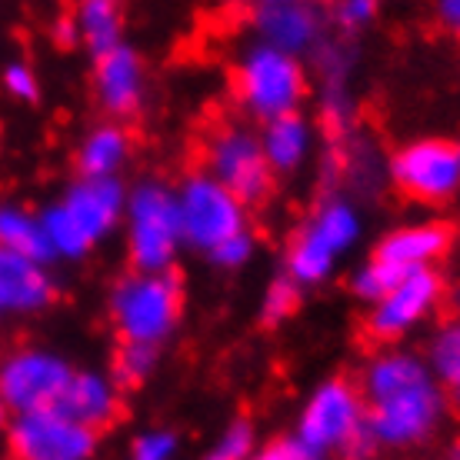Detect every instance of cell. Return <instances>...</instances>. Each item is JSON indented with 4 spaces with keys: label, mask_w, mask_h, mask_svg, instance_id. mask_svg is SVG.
<instances>
[{
    "label": "cell",
    "mask_w": 460,
    "mask_h": 460,
    "mask_svg": "<svg viewBox=\"0 0 460 460\" xmlns=\"http://www.w3.org/2000/svg\"><path fill=\"white\" fill-rule=\"evenodd\" d=\"M438 17H440V23H444L447 31L460 34V0H440V4H438Z\"/></svg>",
    "instance_id": "cell-37"
},
{
    "label": "cell",
    "mask_w": 460,
    "mask_h": 460,
    "mask_svg": "<svg viewBox=\"0 0 460 460\" xmlns=\"http://www.w3.org/2000/svg\"><path fill=\"white\" fill-rule=\"evenodd\" d=\"M257 137H261V147H264V157H267V164H270V171H277V173L297 171L314 150V127L300 114L277 117V120L264 124V130H261Z\"/></svg>",
    "instance_id": "cell-19"
},
{
    "label": "cell",
    "mask_w": 460,
    "mask_h": 460,
    "mask_svg": "<svg viewBox=\"0 0 460 460\" xmlns=\"http://www.w3.org/2000/svg\"><path fill=\"white\" fill-rule=\"evenodd\" d=\"M111 317L124 344L161 347L181 321V280L167 274L124 277L111 294Z\"/></svg>",
    "instance_id": "cell-3"
},
{
    "label": "cell",
    "mask_w": 460,
    "mask_h": 460,
    "mask_svg": "<svg viewBox=\"0 0 460 460\" xmlns=\"http://www.w3.org/2000/svg\"><path fill=\"white\" fill-rule=\"evenodd\" d=\"M454 460H460V444H457V447H454Z\"/></svg>",
    "instance_id": "cell-39"
},
{
    "label": "cell",
    "mask_w": 460,
    "mask_h": 460,
    "mask_svg": "<svg viewBox=\"0 0 460 460\" xmlns=\"http://www.w3.org/2000/svg\"><path fill=\"white\" fill-rule=\"evenodd\" d=\"M127 251L137 274H167L184 243L177 190L161 181H144L127 194Z\"/></svg>",
    "instance_id": "cell-2"
},
{
    "label": "cell",
    "mask_w": 460,
    "mask_h": 460,
    "mask_svg": "<svg viewBox=\"0 0 460 460\" xmlns=\"http://www.w3.org/2000/svg\"><path fill=\"white\" fill-rule=\"evenodd\" d=\"M401 277L403 274H397L394 267L380 264V261H367V264L354 274V294L357 297L370 300V304H377V300L384 297V294H387Z\"/></svg>",
    "instance_id": "cell-28"
},
{
    "label": "cell",
    "mask_w": 460,
    "mask_h": 460,
    "mask_svg": "<svg viewBox=\"0 0 460 460\" xmlns=\"http://www.w3.org/2000/svg\"><path fill=\"white\" fill-rule=\"evenodd\" d=\"M40 227H44V237H47V247L54 257H67V261H77L84 253L91 251V241L81 234V227L70 220V214L60 204L54 208H47L40 214Z\"/></svg>",
    "instance_id": "cell-24"
},
{
    "label": "cell",
    "mask_w": 460,
    "mask_h": 460,
    "mask_svg": "<svg viewBox=\"0 0 460 460\" xmlns=\"http://www.w3.org/2000/svg\"><path fill=\"white\" fill-rule=\"evenodd\" d=\"M157 367V347L147 344H120L114 357V384L120 387H137Z\"/></svg>",
    "instance_id": "cell-25"
},
{
    "label": "cell",
    "mask_w": 460,
    "mask_h": 460,
    "mask_svg": "<svg viewBox=\"0 0 460 460\" xmlns=\"http://www.w3.org/2000/svg\"><path fill=\"white\" fill-rule=\"evenodd\" d=\"M440 290H444V284H440V277L434 270H417V274L401 277L374 304L367 321L370 334L377 337V341H397L407 331H414L417 323L438 307Z\"/></svg>",
    "instance_id": "cell-12"
},
{
    "label": "cell",
    "mask_w": 460,
    "mask_h": 460,
    "mask_svg": "<svg viewBox=\"0 0 460 460\" xmlns=\"http://www.w3.org/2000/svg\"><path fill=\"white\" fill-rule=\"evenodd\" d=\"M208 173L241 204H261L274 187V171L264 157L261 137L247 127H220L210 137Z\"/></svg>",
    "instance_id": "cell-9"
},
{
    "label": "cell",
    "mask_w": 460,
    "mask_h": 460,
    "mask_svg": "<svg viewBox=\"0 0 460 460\" xmlns=\"http://www.w3.org/2000/svg\"><path fill=\"white\" fill-rule=\"evenodd\" d=\"M297 304H300V288L290 277H280V280H274V284L264 290L261 317H264V323H280L297 311Z\"/></svg>",
    "instance_id": "cell-27"
},
{
    "label": "cell",
    "mask_w": 460,
    "mask_h": 460,
    "mask_svg": "<svg viewBox=\"0 0 460 460\" xmlns=\"http://www.w3.org/2000/svg\"><path fill=\"white\" fill-rule=\"evenodd\" d=\"M4 420H7V403H4V397H0V427H4Z\"/></svg>",
    "instance_id": "cell-38"
},
{
    "label": "cell",
    "mask_w": 460,
    "mask_h": 460,
    "mask_svg": "<svg viewBox=\"0 0 460 460\" xmlns=\"http://www.w3.org/2000/svg\"><path fill=\"white\" fill-rule=\"evenodd\" d=\"M357 237H360V214L341 197L323 200L290 243L288 277L297 288L321 284L323 277L334 270L341 253L354 247Z\"/></svg>",
    "instance_id": "cell-5"
},
{
    "label": "cell",
    "mask_w": 460,
    "mask_h": 460,
    "mask_svg": "<svg viewBox=\"0 0 460 460\" xmlns=\"http://www.w3.org/2000/svg\"><path fill=\"white\" fill-rule=\"evenodd\" d=\"M208 460H214V457H208Z\"/></svg>",
    "instance_id": "cell-41"
},
{
    "label": "cell",
    "mask_w": 460,
    "mask_h": 460,
    "mask_svg": "<svg viewBox=\"0 0 460 460\" xmlns=\"http://www.w3.org/2000/svg\"><path fill=\"white\" fill-rule=\"evenodd\" d=\"M0 247L21 253V257H31L37 264L54 261V253L47 247L44 227H40V217H34L23 208H13V204H0Z\"/></svg>",
    "instance_id": "cell-21"
},
{
    "label": "cell",
    "mask_w": 460,
    "mask_h": 460,
    "mask_svg": "<svg viewBox=\"0 0 460 460\" xmlns=\"http://www.w3.org/2000/svg\"><path fill=\"white\" fill-rule=\"evenodd\" d=\"M304 93H307V74L300 67V58H290L267 44H253L241 54L237 97L264 124L277 117L297 114Z\"/></svg>",
    "instance_id": "cell-4"
},
{
    "label": "cell",
    "mask_w": 460,
    "mask_h": 460,
    "mask_svg": "<svg viewBox=\"0 0 460 460\" xmlns=\"http://www.w3.org/2000/svg\"><path fill=\"white\" fill-rule=\"evenodd\" d=\"M173 454H177V438L171 430H147L134 440L127 460H173Z\"/></svg>",
    "instance_id": "cell-30"
},
{
    "label": "cell",
    "mask_w": 460,
    "mask_h": 460,
    "mask_svg": "<svg viewBox=\"0 0 460 460\" xmlns=\"http://www.w3.org/2000/svg\"><path fill=\"white\" fill-rule=\"evenodd\" d=\"M450 230L444 224H407V227L391 230L384 241L377 243L374 261L394 267L397 274H417V270H430V264L440 253L447 251Z\"/></svg>",
    "instance_id": "cell-16"
},
{
    "label": "cell",
    "mask_w": 460,
    "mask_h": 460,
    "mask_svg": "<svg viewBox=\"0 0 460 460\" xmlns=\"http://www.w3.org/2000/svg\"><path fill=\"white\" fill-rule=\"evenodd\" d=\"M454 150H457V164H460V140H457V144H454Z\"/></svg>",
    "instance_id": "cell-40"
},
{
    "label": "cell",
    "mask_w": 460,
    "mask_h": 460,
    "mask_svg": "<svg viewBox=\"0 0 460 460\" xmlns=\"http://www.w3.org/2000/svg\"><path fill=\"white\" fill-rule=\"evenodd\" d=\"M97 450V430L70 420L58 407L17 414L11 424L13 460H91Z\"/></svg>",
    "instance_id": "cell-10"
},
{
    "label": "cell",
    "mask_w": 460,
    "mask_h": 460,
    "mask_svg": "<svg viewBox=\"0 0 460 460\" xmlns=\"http://www.w3.org/2000/svg\"><path fill=\"white\" fill-rule=\"evenodd\" d=\"M317 64H321L323 81H347L354 54L344 44H321L317 47Z\"/></svg>",
    "instance_id": "cell-32"
},
{
    "label": "cell",
    "mask_w": 460,
    "mask_h": 460,
    "mask_svg": "<svg viewBox=\"0 0 460 460\" xmlns=\"http://www.w3.org/2000/svg\"><path fill=\"white\" fill-rule=\"evenodd\" d=\"M251 460H321V457H317L311 447H304L297 438H284V440L267 444V447H261V450H253Z\"/></svg>",
    "instance_id": "cell-35"
},
{
    "label": "cell",
    "mask_w": 460,
    "mask_h": 460,
    "mask_svg": "<svg viewBox=\"0 0 460 460\" xmlns=\"http://www.w3.org/2000/svg\"><path fill=\"white\" fill-rule=\"evenodd\" d=\"M253 454V427L247 420H234V424L220 434L217 447L210 457L214 460H251Z\"/></svg>",
    "instance_id": "cell-29"
},
{
    "label": "cell",
    "mask_w": 460,
    "mask_h": 460,
    "mask_svg": "<svg viewBox=\"0 0 460 460\" xmlns=\"http://www.w3.org/2000/svg\"><path fill=\"white\" fill-rule=\"evenodd\" d=\"M321 117H323V127L334 137H344L347 130H350V124H354V101L347 93V81H323Z\"/></svg>",
    "instance_id": "cell-26"
},
{
    "label": "cell",
    "mask_w": 460,
    "mask_h": 460,
    "mask_svg": "<svg viewBox=\"0 0 460 460\" xmlns=\"http://www.w3.org/2000/svg\"><path fill=\"white\" fill-rule=\"evenodd\" d=\"M427 367L438 380V387L450 394V401L460 407V321L444 323L427 350Z\"/></svg>",
    "instance_id": "cell-23"
},
{
    "label": "cell",
    "mask_w": 460,
    "mask_h": 460,
    "mask_svg": "<svg viewBox=\"0 0 460 460\" xmlns=\"http://www.w3.org/2000/svg\"><path fill=\"white\" fill-rule=\"evenodd\" d=\"M367 430L377 447H414L444 420V391L424 360L407 350H387L364 370Z\"/></svg>",
    "instance_id": "cell-1"
},
{
    "label": "cell",
    "mask_w": 460,
    "mask_h": 460,
    "mask_svg": "<svg viewBox=\"0 0 460 460\" xmlns=\"http://www.w3.org/2000/svg\"><path fill=\"white\" fill-rule=\"evenodd\" d=\"M177 214L184 243L194 251H217L234 234L247 230V210L227 187H220L208 171L190 173L177 190Z\"/></svg>",
    "instance_id": "cell-7"
},
{
    "label": "cell",
    "mask_w": 460,
    "mask_h": 460,
    "mask_svg": "<svg viewBox=\"0 0 460 460\" xmlns=\"http://www.w3.org/2000/svg\"><path fill=\"white\" fill-rule=\"evenodd\" d=\"M251 21L261 44L284 50L290 58L321 47L323 17L307 0H264L251 11Z\"/></svg>",
    "instance_id": "cell-13"
},
{
    "label": "cell",
    "mask_w": 460,
    "mask_h": 460,
    "mask_svg": "<svg viewBox=\"0 0 460 460\" xmlns=\"http://www.w3.org/2000/svg\"><path fill=\"white\" fill-rule=\"evenodd\" d=\"M4 87L17 101H37V93H40V84H37L34 70L27 67V64H11V67L4 70Z\"/></svg>",
    "instance_id": "cell-34"
},
{
    "label": "cell",
    "mask_w": 460,
    "mask_h": 460,
    "mask_svg": "<svg viewBox=\"0 0 460 460\" xmlns=\"http://www.w3.org/2000/svg\"><path fill=\"white\" fill-rule=\"evenodd\" d=\"M93 87H97V101L107 114H134L144 101V64H140L137 50L120 44L117 50L97 58Z\"/></svg>",
    "instance_id": "cell-15"
},
{
    "label": "cell",
    "mask_w": 460,
    "mask_h": 460,
    "mask_svg": "<svg viewBox=\"0 0 460 460\" xmlns=\"http://www.w3.org/2000/svg\"><path fill=\"white\" fill-rule=\"evenodd\" d=\"M331 17H334V23L341 31L354 34V31H364L377 17V4L374 0H341Z\"/></svg>",
    "instance_id": "cell-31"
},
{
    "label": "cell",
    "mask_w": 460,
    "mask_h": 460,
    "mask_svg": "<svg viewBox=\"0 0 460 460\" xmlns=\"http://www.w3.org/2000/svg\"><path fill=\"white\" fill-rule=\"evenodd\" d=\"M54 300V280L47 264L0 247V311L37 314Z\"/></svg>",
    "instance_id": "cell-17"
},
{
    "label": "cell",
    "mask_w": 460,
    "mask_h": 460,
    "mask_svg": "<svg viewBox=\"0 0 460 460\" xmlns=\"http://www.w3.org/2000/svg\"><path fill=\"white\" fill-rule=\"evenodd\" d=\"M253 257V237L247 230L234 234L230 241H224L217 251H210V261L220 267H243Z\"/></svg>",
    "instance_id": "cell-33"
},
{
    "label": "cell",
    "mask_w": 460,
    "mask_h": 460,
    "mask_svg": "<svg viewBox=\"0 0 460 460\" xmlns=\"http://www.w3.org/2000/svg\"><path fill=\"white\" fill-rule=\"evenodd\" d=\"M77 31H81V44H87L93 58H104L111 50L124 44V21H120V7L111 0H87L77 7Z\"/></svg>",
    "instance_id": "cell-22"
},
{
    "label": "cell",
    "mask_w": 460,
    "mask_h": 460,
    "mask_svg": "<svg viewBox=\"0 0 460 460\" xmlns=\"http://www.w3.org/2000/svg\"><path fill=\"white\" fill-rule=\"evenodd\" d=\"M367 430V403L350 380H323L304 403L297 424V440L317 457L331 450H347Z\"/></svg>",
    "instance_id": "cell-6"
},
{
    "label": "cell",
    "mask_w": 460,
    "mask_h": 460,
    "mask_svg": "<svg viewBox=\"0 0 460 460\" xmlns=\"http://www.w3.org/2000/svg\"><path fill=\"white\" fill-rule=\"evenodd\" d=\"M70 377L74 370L60 354L23 347L4 357L0 364V397L7 403V411H17V414L50 411L60 403Z\"/></svg>",
    "instance_id": "cell-8"
},
{
    "label": "cell",
    "mask_w": 460,
    "mask_h": 460,
    "mask_svg": "<svg viewBox=\"0 0 460 460\" xmlns=\"http://www.w3.org/2000/svg\"><path fill=\"white\" fill-rule=\"evenodd\" d=\"M127 150H130V140L117 124H104L91 130L87 140L81 144V154H77L81 177H91V181L117 177V171L127 161Z\"/></svg>",
    "instance_id": "cell-20"
},
{
    "label": "cell",
    "mask_w": 460,
    "mask_h": 460,
    "mask_svg": "<svg viewBox=\"0 0 460 460\" xmlns=\"http://www.w3.org/2000/svg\"><path fill=\"white\" fill-rule=\"evenodd\" d=\"M391 181L417 200H447L460 190L457 150L438 137L414 140L391 157Z\"/></svg>",
    "instance_id": "cell-11"
},
{
    "label": "cell",
    "mask_w": 460,
    "mask_h": 460,
    "mask_svg": "<svg viewBox=\"0 0 460 460\" xmlns=\"http://www.w3.org/2000/svg\"><path fill=\"white\" fill-rule=\"evenodd\" d=\"M60 414H67L70 420H77V424L97 427L111 424L120 411V391H117V384L107 374H97V370H84V374H74L67 384V391L60 397L58 403Z\"/></svg>",
    "instance_id": "cell-18"
},
{
    "label": "cell",
    "mask_w": 460,
    "mask_h": 460,
    "mask_svg": "<svg viewBox=\"0 0 460 460\" xmlns=\"http://www.w3.org/2000/svg\"><path fill=\"white\" fill-rule=\"evenodd\" d=\"M60 208L67 210L70 220L81 227V234L93 247V243L104 241L107 234L124 220L127 190L117 177H107V181L81 177V181L70 184V190L60 200Z\"/></svg>",
    "instance_id": "cell-14"
},
{
    "label": "cell",
    "mask_w": 460,
    "mask_h": 460,
    "mask_svg": "<svg viewBox=\"0 0 460 460\" xmlns=\"http://www.w3.org/2000/svg\"><path fill=\"white\" fill-rule=\"evenodd\" d=\"M54 40H58L60 47L81 44V31H77V21H74V17H60V21L54 23Z\"/></svg>",
    "instance_id": "cell-36"
}]
</instances>
